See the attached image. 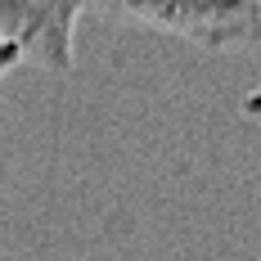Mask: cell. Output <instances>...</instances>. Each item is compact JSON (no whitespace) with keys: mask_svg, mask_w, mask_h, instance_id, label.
<instances>
[{"mask_svg":"<svg viewBox=\"0 0 261 261\" xmlns=\"http://www.w3.org/2000/svg\"><path fill=\"white\" fill-rule=\"evenodd\" d=\"M117 18L153 27L162 36L189 41L198 50H248L261 45L257 0H90Z\"/></svg>","mask_w":261,"mask_h":261,"instance_id":"1","label":"cell"},{"mask_svg":"<svg viewBox=\"0 0 261 261\" xmlns=\"http://www.w3.org/2000/svg\"><path fill=\"white\" fill-rule=\"evenodd\" d=\"M90 0H0V41L54 77L72 72L77 23Z\"/></svg>","mask_w":261,"mask_h":261,"instance_id":"2","label":"cell"},{"mask_svg":"<svg viewBox=\"0 0 261 261\" xmlns=\"http://www.w3.org/2000/svg\"><path fill=\"white\" fill-rule=\"evenodd\" d=\"M18 63H23V54L14 50V45H5V41H0V77H5V72H14Z\"/></svg>","mask_w":261,"mask_h":261,"instance_id":"3","label":"cell"},{"mask_svg":"<svg viewBox=\"0 0 261 261\" xmlns=\"http://www.w3.org/2000/svg\"><path fill=\"white\" fill-rule=\"evenodd\" d=\"M257 5H261V0H257Z\"/></svg>","mask_w":261,"mask_h":261,"instance_id":"4","label":"cell"}]
</instances>
